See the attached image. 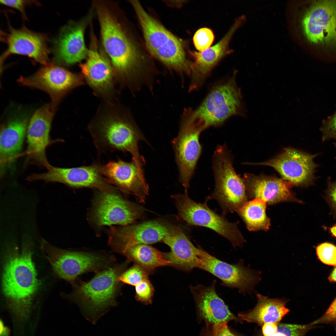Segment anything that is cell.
Here are the masks:
<instances>
[{"mask_svg":"<svg viewBox=\"0 0 336 336\" xmlns=\"http://www.w3.org/2000/svg\"><path fill=\"white\" fill-rule=\"evenodd\" d=\"M95 3L102 44L117 84L132 93L149 87L157 72L149 55L108 3Z\"/></svg>","mask_w":336,"mask_h":336,"instance_id":"obj_1","label":"cell"},{"mask_svg":"<svg viewBox=\"0 0 336 336\" xmlns=\"http://www.w3.org/2000/svg\"><path fill=\"white\" fill-rule=\"evenodd\" d=\"M88 128L99 152H128L138 168L143 170L145 161L139 153L138 143L147 141L126 107L118 102L102 101Z\"/></svg>","mask_w":336,"mask_h":336,"instance_id":"obj_2","label":"cell"},{"mask_svg":"<svg viewBox=\"0 0 336 336\" xmlns=\"http://www.w3.org/2000/svg\"><path fill=\"white\" fill-rule=\"evenodd\" d=\"M32 244L25 239L21 251L7 248L2 277V289L8 307L17 318L25 320L40 286L32 259Z\"/></svg>","mask_w":336,"mask_h":336,"instance_id":"obj_3","label":"cell"},{"mask_svg":"<svg viewBox=\"0 0 336 336\" xmlns=\"http://www.w3.org/2000/svg\"><path fill=\"white\" fill-rule=\"evenodd\" d=\"M129 2L137 15L150 54L169 70L189 76L191 61L187 58L183 42L149 14L139 1Z\"/></svg>","mask_w":336,"mask_h":336,"instance_id":"obj_4","label":"cell"},{"mask_svg":"<svg viewBox=\"0 0 336 336\" xmlns=\"http://www.w3.org/2000/svg\"><path fill=\"white\" fill-rule=\"evenodd\" d=\"M125 267L124 264L108 267L88 282L74 284L73 291L68 297L79 304L85 316L93 323L116 305L119 278Z\"/></svg>","mask_w":336,"mask_h":336,"instance_id":"obj_5","label":"cell"},{"mask_svg":"<svg viewBox=\"0 0 336 336\" xmlns=\"http://www.w3.org/2000/svg\"><path fill=\"white\" fill-rule=\"evenodd\" d=\"M304 36L316 57L336 61V0L309 2L301 20Z\"/></svg>","mask_w":336,"mask_h":336,"instance_id":"obj_6","label":"cell"},{"mask_svg":"<svg viewBox=\"0 0 336 336\" xmlns=\"http://www.w3.org/2000/svg\"><path fill=\"white\" fill-rule=\"evenodd\" d=\"M233 156L226 144L219 145L212 157L215 180L209 197L216 200L226 212H238L247 202L245 185L233 166Z\"/></svg>","mask_w":336,"mask_h":336,"instance_id":"obj_7","label":"cell"},{"mask_svg":"<svg viewBox=\"0 0 336 336\" xmlns=\"http://www.w3.org/2000/svg\"><path fill=\"white\" fill-rule=\"evenodd\" d=\"M207 128L204 122L191 109H185L178 135L172 141L179 180L187 194L189 182L202 152L199 141L201 133Z\"/></svg>","mask_w":336,"mask_h":336,"instance_id":"obj_8","label":"cell"},{"mask_svg":"<svg viewBox=\"0 0 336 336\" xmlns=\"http://www.w3.org/2000/svg\"><path fill=\"white\" fill-rule=\"evenodd\" d=\"M242 97L234 75L215 85L194 111L207 128L219 127L232 116L244 114Z\"/></svg>","mask_w":336,"mask_h":336,"instance_id":"obj_9","label":"cell"},{"mask_svg":"<svg viewBox=\"0 0 336 336\" xmlns=\"http://www.w3.org/2000/svg\"><path fill=\"white\" fill-rule=\"evenodd\" d=\"M177 208L178 217L187 224L209 228L227 239L234 247L241 246L245 242L236 222H229L211 209L206 203H198L188 194L172 196Z\"/></svg>","mask_w":336,"mask_h":336,"instance_id":"obj_10","label":"cell"},{"mask_svg":"<svg viewBox=\"0 0 336 336\" xmlns=\"http://www.w3.org/2000/svg\"><path fill=\"white\" fill-rule=\"evenodd\" d=\"M41 248L55 275L72 284L79 275L106 268L112 259L97 254L60 249L44 240Z\"/></svg>","mask_w":336,"mask_h":336,"instance_id":"obj_11","label":"cell"},{"mask_svg":"<svg viewBox=\"0 0 336 336\" xmlns=\"http://www.w3.org/2000/svg\"><path fill=\"white\" fill-rule=\"evenodd\" d=\"M17 82L23 86L46 93L51 98L50 103L56 109L68 93L85 84L81 73L71 72L53 63L43 65L29 76L20 77Z\"/></svg>","mask_w":336,"mask_h":336,"instance_id":"obj_12","label":"cell"},{"mask_svg":"<svg viewBox=\"0 0 336 336\" xmlns=\"http://www.w3.org/2000/svg\"><path fill=\"white\" fill-rule=\"evenodd\" d=\"M91 35L86 60L80 64L81 74L94 95L102 101L117 102V83L111 64L100 50L95 36Z\"/></svg>","mask_w":336,"mask_h":336,"instance_id":"obj_13","label":"cell"},{"mask_svg":"<svg viewBox=\"0 0 336 336\" xmlns=\"http://www.w3.org/2000/svg\"><path fill=\"white\" fill-rule=\"evenodd\" d=\"M318 154H310L287 148L273 159L251 165L268 166L275 169L283 179L292 184L308 186L313 184L316 169L318 166L314 161Z\"/></svg>","mask_w":336,"mask_h":336,"instance_id":"obj_14","label":"cell"},{"mask_svg":"<svg viewBox=\"0 0 336 336\" xmlns=\"http://www.w3.org/2000/svg\"><path fill=\"white\" fill-rule=\"evenodd\" d=\"M173 225L153 221L122 227H111L108 232L109 244L115 251L123 254L128 249L139 245L162 241Z\"/></svg>","mask_w":336,"mask_h":336,"instance_id":"obj_15","label":"cell"},{"mask_svg":"<svg viewBox=\"0 0 336 336\" xmlns=\"http://www.w3.org/2000/svg\"><path fill=\"white\" fill-rule=\"evenodd\" d=\"M145 210L114 192H101L96 198L93 213L94 222L99 226L128 225L142 218Z\"/></svg>","mask_w":336,"mask_h":336,"instance_id":"obj_16","label":"cell"},{"mask_svg":"<svg viewBox=\"0 0 336 336\" xmlns=\"http://www.w3.org/2000/svg\"><path fill=\"white\" fill-rule=\"evenodd\" d=\"M44 166L47 170L45 172L32 174L27 177V180L59 182L72 187L96 188L101 192L114 191L96 166L64 168L53 166L48 162Z\"/></svg>","mask_w":336,"mask_h":336,"instance_id":"obj_17","label":"cell"},{"mask_svg":"<svg viewBox=\"0 0 336 336\" xmlns=\"http://www.w3.org/2000/svg\"><path fill=\"white\" fill-rule=\"evenodd\" d=\"M198 268L207 271L220 279L223 286L238 289L245 293L251 291L257 280L256 273L244 266L241 260L230 264L221 261L199 248Z\"/></svg>","mask_w":336,"mask_h":336,"instance_id":"obj_18","label":"cell"},{"mask_svg":"<svg viewBox=\"0 0 336 336\" xmlns=\"http://www.w3.org/2000/svg\"><path fill=\"white\" fill-rule=\"evenodd\" d=\"M243 16L234 22L224 36L216 44L202 52L190 51L192 61L189 91L199 88L213 69L224 57L233 52L229 43L234 34L245 21Z\"/></svg>","mask_w":336,"mask_h":336,"instance_id":"obj_19","label":"cell"},{"mask_svg":"<svg viewBox=\"0 0 336 336\" xmlns=\"http://www.w3.org/2000/svg\"><path fill=\"white\" fill-rule=\"evenodd\" d=\"M96 166L108 183L115 185L123 192L133 195L139 203H145L149 193V186L143 171L134 161L127 162L119 160Z\"/></svg>","mask_w":336,"mask_h":336,"instance_id":"obj_20","label":"cell"},{"mask_svg":"<svg viewBox=\"0 0 336 336\" xmlns=\"http://www.w3.org/2000/svg\"><path fill=\"white\" fill-rule=\"evenodd\" d=\"M7 117L0 130V167L3 175L21 150L30 121L29 112L20 107Z\"/></svg>","mask_w":336,"mask_h":336,"instance_id":"obj_21","label":"cell"},{"mask_svg":"<svg viewBox=\"0 0 336 336\" xmlns=\"http://www.w3.org/2000/svg\"><path fill=\"white\" fill-rule=\"evenodd\" d=\"M7 32L2 33V40L7 49L1 57L2 62L10 55L16 54L27 56L43 65L49 63V52L45 35L24 27L16 29L10 27Z\"/></svg>","mask_w":336,"mask_h":336,"instance_id":"obj_22","label":"cell"},{"mask_svg":"<svg viewBox=\"0 0 336 336\" xmlns=\"http://www.w3.org/2000/svg\"><path fill=\"white\" fill-rule=\"evenodd\" d=\"M56 110L50 103L38 109L30 118L27 129L28 159L44 166L48 162L46 149L51 142L50 131Z\"/></svg>","mask_w":336,"mask_h":336,"instance_id":"obj_23","label":"cell"},{"mask_svg":"<svg viewBox=\"0 0 336 336\" xmlns=\"http://www.w3.org/2000/svg\"><path fill=\"white\" fill-rule=\"evenodd\" d=\"M88 20L86 17L72 21L61 30L54 50L57 64L70 66L87 58L88 49L86 45L84 35Z\"/></svg>","mask_w":336,"mask_h":336,"instance_id":"obj_24","label":"cell"},{"mask_svg":"<svg viewBox=\"0 0 336 336\" xmlns=\"http://www.w3.org/2000/svg\"><path fill=\"white\" fill-rule=\"evenodd\" d=\"M214 280L208 286L201 284L190 286L197 310L200 319L206 325H213L231 320L239 321L229 310L216 292Z\"/></svg>","mask_w":336,"mask_h":336,"instance_id":"obj_25","label":"cell"},{"mask_svg":"<svg viewBox=\"0 0 336 336\" xmlns=\"http://www.w3.org/2000/svg\"><path fill=\"white\" fill-rule=\"evenodd\" d=\"M246 194L268 204L293 200L291 183L283 179L246 173L242 178Z\"/></svg>","mask_w":336,"mask_h":336,"instance_id":"obj_26","label":"cell"},{"mask_svg":"<svg viewBox=\"0 0 336 336\" xmlns=\"http://www.w3.org/2000/svg\"><path fill=\"white\" fill-rule=\"evenodd\" d=\"M162 241L170 249V252L163 254L171 266L185 271L198 268L199 248L193 245L179 227L173 225Z\"/></svg>","mask_w":336,"mask_h":336,"instance_id":"obj_27","label":"cell"},{"mask_svg":"<svg viewBox=\"0 0 336 336\" xmlns=\"http://www.w3.org/2000/svg\"><path fill=\"white\" fill-rule=\"evenodd\" d=\"M258 301L251 310L238 314L240 320L263 326L266 323H279L289 310L286 307L287 301L283 299H271L257 294Z\"/></svg>","mask_w":336,"mask_h":336,"instance_id":"obj_28","label":"cell"},{"mask_svg":"<svg viewBox=\"0 0 336 336\" xmlns=\"http://www.w3.org/2000/svg\"><path fill=\"white\" fill-rule=\"evenodd\" d=\"M128 261L133 262L149 273L161 266H171L164 258L163 252L148 245H139L128 249L123 254Z\"/></svg>","mask_w":336,"mask_h":336,"instance_id":"obj_29","label":"cell"},{"mask_svg":"<svg viewBox=\"0 0 336 336\" xmlns=\"http://www.w3.org/2000/svg\"><path fill=\"white\" fill-rule=\"evenodd\" d=\"M266 203L258 198L247 202L237 212L250 231H267L270 222L266 213Z\"/></svg>","mask_w":336,"mask_h":336,"instance_id":"obj_30","label":"cell"},{"mask_svg":"<svg viewBox=\"0 0 336 336\" xmlns=\"http://www.w3.org/2000/svg\"><path fill=\"white\" fill-rule=\"evenodd\" d=\"M149 274L142 267L135 264L123 272L119 279L120 281L135 287L144 280L148 278Z\"/></svg>","mask_w":336,"mask_h":336,"instance_id":"obj_31","label":"cell"},{"mask_svg":"<svg viewBox=\"0 0 336 336\" xmlns=\"http://www.w3.org/2000/svg\"><path fill=\"white\" fill-rule=\"evenodd\" d=\"M315 326L311 323L306 324L278 323V331L273 336H305Z\"/></svg>","mask_w":336,"mask_h":336,"instance_id":"obj_32","label":"cell"},{"mask_svg":"<svg viewBox=\"0 0 336 336\" xmlns=\"http://www.w3.org/2000/svg\"><path fill=\"white\" fill-rule=\"evenodd\" d=\"M214 38L212 30L207 27H203L195 32L193 37V42L196 49L199 52H202L210 48Z\"/></svg>","mask_w":336,"mask_h":336,"instance_id":"obj_33","label":"cell"},{"mask_svg":"<svg viewBox=\"0 0 336 336\" xmlns=\"http://www.w3.org/2000/svg\"><path fill=\"white\" fill-rule=\"evenodd\" d=\"M319 259L324 264L336 266V246L327 242L319 245L316 248Z\"/></svg>","mask_w":336,"mask_h":336,"instance_id":"obj_34","label":"cell"},{"mask_svg":"<svg viewBox=\"0 0 336 336\" xmlns=\"http://www.w3.org/2000/svg\"><path fill=\"white\" fill-rule=\"evenodd\" d=\"M135 287V297L137 301L146 305L152 303L154 290L148 278L142 281Z\"/></svg>","mask_w":336,"mask_h":336,"instance_id":"obj_35","label":"cell"},{"mask_svg":"<svg viewBox=\"0 0 336 336\" xmlns=\"http://www.w3.org/2000/svg\"><path fill=\"white\" fill-rule=\"evenodd\" d=\"M225 322L213 325H206L201 336H236L228 328Z\"/></svg>","mask_w":336,"mask_h":336,"instance_id":"obj_36","label":"cell"},{"mask_svg":"<svg viewBox=\"0 0 336 336\" xmlns=\"http://www.w3.org/2000/svg\"><path fill=\"white\" fill-rule=\"evenodd\" d=\"M320 130L322 133L323 142L333 138L336 139V110L333 114L323 120Z\"/></svg>","mask_w":336,"mask_h":336,"instance_id":"obj_37","label":"cell"},{"mask_svg":"<svg viewBox=\"0 0 336 336\" xmlns=\"http://www.w3.org/2000/svg\"><path fill=\"white\" fill-rule=\"evenodd\" d=\"M311 323L314 326L319 324H331L334 327L336 330V297L325 313Z\"/></svg>","mask_w":336,"mask_h":336,"instance_id":"obj_38","label":"cell"},{"mask_svg":"<svg viewBox=\"0 0 336 336\" xmlns=\"http://www.w3.org/2000/svg\"><path fill=\"white\" fill-rule=\"evenodd\" d=\"M327 185L324 198L330 208L331 214L335 217L336 216V180L332 182L329 178Z\"/></svg>","mask_w":336,"mask_h":336,"instance_id":"obj_39","label":"cell"},{"mask_svg":"<svg viewBox=\"0 0 336 336\" xmlns=\"http://www.w3.org/2000/svg\"><path fill=\"white\" fill-rule=\"evenodd\" d=\"M32 1L22 0H0V3L15 8L18 10L22 15V17L25 19H27L26 15L25 12V7L31 3Z\"/></svg>","mask_w":336,"mask_h":336,"instance_id":"obj_40","label":"cell"},{"mask_svg":"<svg viewBox=\"0 0 336 336\" xmlns=\"http://www.w3.org/2000/svg\"><path fill=\"white\" fill-rule=\"evenodd\" d=\"M278 324L273 323L264 324L262 328L264 336H273L278 331Z\"/></svg>","mask_w":336,"mask_h":336,"instance_id":"obj_41","label":"cell"},{"mask_svg":"<svg viewBox=\"0 0 336 336\" xmlns=\"http://www.w3.org/2000/svg\"><path fill=\"white\" fill-rule=\"evenodd\" d=\"M0 322V336H9L10 332V329L4 326L1 320Z\"/></svg>","mask_w":336,"mask_h":336,"instance_id":"obj_42","label":"cell"},{"mask_svg":"<svg viewBox=\"0 0 336 336\" xmlns=\"http://www.w3.org/2000/svg\"><path fill=\"white\" fill-rule=\"evenodd\" d=\"M329 281L336 282V267L334 268L329 278Z\"/></svg>","mask_w":336,"mask_h":336,"instance_id":"obj_43","label":"cell"},{"mask_svg":"<svg viewBox=\"0 0 336 336\" xmlns=\"http://www.w3.org/2000/svg\"><path fill=\"white\" fill-rule=\"evenodd\" d=\"M328 230L331 235L336 238V224L328 228Z\"/></svg>","mask_w":336,"mask_h":336,"instance_id":"obj_44","label":"cell"},{"mask_svg":"<svg viewBox=\"0 0 336 336\" xmlns=\"http://www.w3.org/2000/svg\"><path fill=\"white\" fill-rule=\"evenodd\" d=\"M334 145H335V147H336V141L334 143Z\"/></svg>","mask_w":336,"mask_h":336,"instance_id":"obj_45","label":"cell"}]
</instances>
